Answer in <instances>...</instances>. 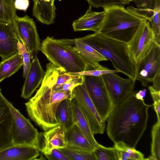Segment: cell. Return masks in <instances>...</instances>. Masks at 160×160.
I'll use <instances>...</instances> for the list:
<instances>
[{"instance_id":"cell-1","label":"cell","mask_w":160,"mask_h":160,"mask_svg":"<svg viewBox=\"0 0 160 160\" xmlns=\"http://www.w3.org/2000/svg\"><path fill=\"white\" fill-rule=\"evenodd\" d=\"M133 91L115 105L107 119V133L114 143L122 142L135 148L147 127L148 111L152 105L136 98Z\"/></svg>"},{"instance_id":"cell-2","label":"cell","mask_w":160,"mask_h":160,"mask_svg":"<svg viewBox=\"0 0 160 160\" xmlns=\"http://www.w3.org/2000/svg\"><path fill=\"white\" fill-rule=\"evenodd\" d=\"M60 68L50 62L41 85L35 95L25 103L31 119L44 131L59 125L56 118L57 108L63 99H72L71 93L55 91V83Z\"/></svg>"},{"instance_id":"cell-3","label":"cell","mask_w":160,"mask_h":160,"mask_svg":"<svg viewBox=\"0 0 160 160\" xmlns=\"http://www.w3.org/2000/svg\"><path fill=\"white\" fill-rule=\"evenodd\" d=\"M103 8L104 20L98 33L106 38L127 44L146 18L115 5Z\"/></svg>"},{"instance_id":"cell-4","label":"cell","mask_w":160,"mask_h":160,"mask_svg":"<svg viewBox=\"0 0 160 160\" xmlns=\"http://www.w3.org/2000/svg\"><path fill=\"white\" fill-rule=\"evenodd\" d=\"M80 38L110 61L119 72L134 79L135 65L126 44L106 38L98 32Z\"/></svg>"},{"instance_id":"cell-5","label":"cell","mask_w":160,"mask_h":160,"mask_svg":"<svg viewBox=\"0 0 160 160\" xmlns=\"http://www.w3.org/2000/svg\"><path fill=\"white\" fill-rule=\"evenodd\" d=\"M40 50L50 62L67 73L90 70L85 61L73 49L72 39L48 36L41 44Z\"/></svg>"},{"instance_id":"cell-6","label":"cell","mask_w":160,"mask_h":160,"mask_svg":"<svg viewBox=\"0 0 160 160\" xmlns=\"http://www.w3.org/2000/svg\"><path fill=\"white\" fill-rule=\"evenodd\" d=\"M11 115L10 135L13 145H26L38 148L39 133L31 122L3 95Z\"/></svg>"},{"instance_id":"cell-7","label":"cell","mask_w":160,"mask_h":160,"mask_svg":"<svg viewBox=\"0 0 160 160\" xmlns=\"http://www.w3.org/2000/svg\"><path fill=\"white\" fill-rule=\"evenodd\" d=\"M84 76L89 96L98 113L106 122L114 106L103 77Z\"/></svg>"},{"instance_id":"cell-8","label":"cell","mask_w":160,"mask_h":160,"mask_svg":"<svg viewBox=\"0 0 160 160\" xmlns=\"http://www.w3.org/2000/svg\"><path fill=\"white\" fill-rule=\"evenodd\" d=\"M72 98L76 101L94 134H103L105 128V122L98 113L88 94L84 80L82 83L72 90Z\"/></svg>"},{"instance_id":"cell-9","label":"cell","mask_w":160,"mask_h":160,"mask_svg":"<svg viewBox=\"0 0 160 160\" xmlns=\"http://www.w3.org/2000/svg\"><path fill=\"white\" fill-rule=\"evenodd\" d=\"M156 42L155 33L150 22L147 20L142 24L126 44L135 63V70Z\"/></svg>"},{"instance_id":"cell-10","label":"cell","mask_w":160,"mask_h":160,"mask_svg":"<svg viewBox=\"0 0 160 160\" xmlns=\"http://www.w3.org/2000/svg\"><path fill=\"white\" fill-rule=\"evenodd\" d=\"M12 24L19 40L25 46L33 58L40 50L41 43L33 19L27 15H16Z\"/></svg>"},{"instance_id":"cell-11","label":"cell","mask_w":160,"mask_h":160,"mask_svg":"<svg viewBox=\"0 0 160 160\" xmlns=\"http://www.w3.org/2000/svg\"><path fill=\"white\" fill-rule=\"evenodd\" d=\"M160 72V44L157 42L153 45L135 70L134 79L146 87L152 82Z\"/></svg>"},{"instance_id":"cell-12","label":"cell","mask_w":160,"mask_h":160,"mask_svg":"<svg viewBox=\"0 0 160 160\" xmlns=\"http://www.w3.org/2000/svg\"><path fill=\"white\" fill-rule=\"evenodd\" d=\"M114 106L126 98L133 91L136 81L122 78L116 73L102 75Z\"/></svg>"},{"instance_id":"cell-13","label":"cell","mask_w":160,"mask_h":160,"mask_svg":"<svg viewBox=\"0 0 160 160\" xmlns=\"http://www.w3.org/2000/svg\"><path fill=\"white\" fill-rule=\"evenodd\" d=\"M66 147L65 132L59 125L39 133L38 148L44 155L49 154L54 148Z\"/></svg>"},{"instance_id":"cell-14","label":"cell","mask_w":160,"mask_h":160,"mask_svg":"<svg viewBox=\"0 0 160 160\" xmlns=\"http://www.w3.org/2000/svg\"><path fill=\"white\" fill-rule=\"evenodd\" d=\"M18 40L12 23L0 22V57L2 61L18 53Z\"/></svg>"},{"instance_id":"cell-15","label":"cell","mask_w":160,"mask_h":160,"mask_svg":"<svg viewBox=\"0 0 160 160\" xmlns=\"http://www.w3.org/2000/svg\"><path fill=\"white\" fill-rule=\"evenodd\" d=\"M45 72L37 56L31 62L30 67L25 78L21 97L26 99L29 98L42 83Z\"/></svg>"},{"instance_id":"cell-16","label":"cell","mask_w":160,"mask_h":160,"mask_svg":"<svg viewBox=\"0 0 160 160\" xmlns=\"http://www.w3.org/2000/svg\"><path fill=\"white\" fill-rule=\"evenodd\" d=\"M72 48L85 61L90 70L102 68L103 66L101 65L99 62L108 60L98 52L80 38L72 39Z\"/></svg>"},{"instance_id":"cell-17","label":"cell","mask_w":160,"mask_h":160,"mask_svg":"<svg viewBox=\"0 0 160 160\" xmlns=\"http://www.w3.org/2000/svg\"><path fill=\"white\" fill-rule=\"evenodd\" d=\"M89 5L85 13L73 22L72 26L75 31H92L98 32L105 15L104 10L101 12L92 11Z\"/></svg>"},{"instance_id":"cell-18","label":"cell","mask_w":160,"mask_h":160,"mask_svg":"<svg viewBox=\"0 0 160 160\" xmlns=\"http://www.w3.org/2000/svg\"><path fill=\"white\" fill-rule=\"evenodd\" d=\"M39 152L33 146L12 145L0 151V160H36Z\"/></svg>"},{"instance_id":"cell-19","label":"cell","mask_w":160,"mask_h":160,"mask_svg":"<svg viewBox=\"0 0 160 160\" xmlns=\"http://www.w3.org/2000/svg\"><path fill=\"white\" fill-rule=\"evenodd\" d=\"M0 92V151L12 145L11 135V115Z\"/></svg>"},{"instance_id":"cell-20","label":"cell","mask_w":160,"mask_h":160,"mask_svg":"<svg viewBox=\"0 0 160 160\" xmlns=\"http://www.w3.org/2000/svg\"><path fill=\"white\" fill-rule=\"evenodd\" d=\"M66 147L89 152L94 151L95 148L88 141L79 127L72 125L65 132Z\"/></svg>"},{"instance_id":"cell-21","label":"cell","mask_w":160,"mask_h":160,"mask_svg":"<svg viewBox=\"0 0 160 160\" xmlns=\"http://www.w3.org/2000/svg\"><path fill=\"white\" fill-rule=\"evenodd\" d=\"M56 9L53 0H37L33 3L32 12L33 15L38 20L48 25L55 22Z\"/></svg>"},{"instance_id":"cell-22","label":"cell","mask_w":160,"mask_h":160,"mask_svg":"<svg viewBox=\"0 0 160 160\" xmlns=\"http://www.w3.org/2000/svg\"><path fill=\"white\" fill-rule=\"evenodd\" d=\"M73 123L77 125L81 130L89 142L95 148L99 143L94 136L90 126L80 109L76 101L73 98L71 100Z\"/></svg>"},{"instance_id":"cell-23","label":"cell","mask_w":160,"mask_h":160,"mask_svg":"<svg viewBox=\"0 0 160 160\" xmlns=\"http://www.w3.org/2000/svg\"><path fill=\"white\" fill-rule=\"evenodd\" d=\"M56 117L59 125L64 132L72 125L71 100L65 99L61 102L57 109Z\"/></svg>"},{"instance_id":"cell-24","label":"cell","mask_w":160,"mask_h":160,"mask_svg":"<svg viewBox=\"0 0 160 160\" xmlns=\"http://www.w3.org/2000/svg\"><path fill=\"white\" fill-rule=\"evenodd\" d=\"M22 57L18 53L0 62V82L15 73L22 66Z\"/></svg>"},{"instance_id":"cell-25","label":"cell","mask_w":160,"mask_h":160,"mask_svg":"<svg viewBox=\"0 0 160 160\" xmlns=\"http://www.w3.org/2000/svg\"><path fill=\"white\" fill-rule=\"evenodd\" d=\"M116 149L118 160H143L144 156L135 148L128 147L122 142L114 143L113 146Z\"/></svg>"},{"instance_id":"cell-26","label":"cell","mask_w":160,"mask_h":160,"mask_svg":"<svg viewBox=\"0 0 160 160\" xmlns=\"http://www.w3.org/2000/svg\"><path fill=\"white\" fill-rule=\"evenodd\" d=\"M14 0H0V22L12 23L16 14Z\"/></svg>"},{"instance_id":"cell-27","label":"cell","mask_w":160,"mask_h":160,"mask_svg":"<svg viewBox=\"0 0 160 160\" xmlns=\"http://www.w3.org/2000/svg\"><path fill=\"white\" fill-rule=\"evenodd\" d=\"M58 149L70 160H97L94 151L73 149L66 147Z\"/></svg>"},{"instance_id":"cell-28","label":"cell","mask_w":160,"mask_h":160,"mask_svg":"<svg viewBox=\"0 0 160 160\" xmlns=\"http://www.w3.org/2000/svg\"><path fill=\"white\" fill-rule=\"evenodd\" d=\"M151 156L155 160H160V122L158 121L152 126L151 131Z\"/></svg>"},{"instance_id":"cell-29","label":"cell","mask_w":160,"mask_h":160,"mask_svg":"<svg viewBox=\"0 0 160 160\" xmlns=\"http://www.w3.org/2000/svg\"><path fill=\"white\" fill-rule=\"evenodd\" d=\"M160 0H155L153 13L149 21L153 30L156 42L160 44Z\"/></svg>"},{"instance_id":"cell-30","label":"cell","mask_w":160,"mask_h":160,"mask_svg":"<svg viewBox=\"0 0 160 160\" xmlns=\"http://www.w3.org/2000/svg\"><path fill=\"white\" fill-rule=\"evenodd\" d=\"M97 160H118L115 148H107L99 143L94 151Z\"/></svg>"},{"instance_id":"cell-31","label":"cell","mask_w":160,"mask_h":160,"mask_svg":"<svg viewBox=\"0 0 160 160\" xmlns=\"http://www.w3.org/2000/svg\"><path fill=\"white\" fill-rule=\"evenodd\" d=\"M17 48L18 53L21 55L22 60L23 75L22 77L25 78L30 67L31 59L33 58L30 52L25 46L18 40Z\"/></svg>"},{"instance_id":"cell-32","label":"cell","mask_w":160,"mask_h":160,"mask_svg":"<svg viewBox=\"0 0 160 160\" xmlns=\"http://www.w3.org/2000/svg\"><path fill=\"white\" fill-rule=\"evenodd\" d=\"M84 81V76H80L71 79L66 83L54 90L57 92L71 93L73 89L76 86L82 83Z\"/></svg>"},{"instance_id":"cell-33","label":"cell","mask_w":160,"mask_h":160,"mask_svg":"<svg viewBox=\"0 0 160 160\" xmlns=\"http://www.w3.org/2000/svg\"><path fill=\"white\" fill-rule=\"evenodd\" d=\"M90 5L96 8H103L115 5H123L128 4L123 0H87Z\"/></svg>"},{"instance_id":"cell-34","label":"cell","mask_w":160,"mask_h":160,"mask_svg":"<svg viewBox=\"0 0 160 160\" xmlns=\"http://www.w3.org/2000/svg\"><path fill=\"white\" fill-rule=\"evenodd\" d=\"M119 72L117 70H111L105 67L96 69L85 71L77 72L68 73L71 74L78 75L83 76H99L103 75L112 73Z\"/></svg>"},{"instance_id":"cell-35","label":"cell","mask_w":160,"mask_h":160,"mask_svg":"<svg viewBox=\"0 0 160 160\" xmlns=\"http://www.w3.org/2000/svg\"><path fill=\"white\" fill-rule=\"evenodd\" d=\"M148 89L153 101L154 110L156 113L157 121L160 122V91L154 88L152 86H149Z\"/></svg>"},{"instance_id":"cell-36","label":"cell","mask_w":160,"mask_h":160,"mask_svg":"<svg viewBox=\"0 0 160 160\" xmlns=\"http://www.w3.org/2000/svg\"><path fill=\"white\" fill-rule=\"evenodd\" d=\"M80 75L69 74L66 72L65 70L60 68L55 83L53 87L55 89L66 83L69 80L79 77Z\"/></svg>"},{"instance_id":"cell-37","label":"cell","mask_w":160,"mask_h":160,"mask_svg":"<svg viewBox=\"0 0 160 160\" xmlns=\"http://www.w3.org/2000/svg\"><path fill=\"white\" fill-rule=\"evenodd\" d=\"M44 155L49 160H70L58 148H54L49 154Z\"/></svg>"},{"instance_id":"cell-38","label":"cell","mask_w":160,"mask_h":160,"mask_svg":"<svg viewBox=\"0 0 160 160\" xmlns=\"http://www.w3.org/2000/svg\"><path fill=\"white\" fill-rule=\"evenodd\" d=\"M138 8L149 10L153 9L155 0H133Z\"/></svg>"},{"instance_id":"cell-39","label":"cell","mask_w":160,"mask_h":160,"mask_svg":"<svg viewBox=\"0 0 160 160\" xmlns=\"http://www.w3.org/2000/svg\"><path fill=\"white\" fill-rule=\"evenodd\" d=\"M29 5V0H14V5L16 10L26 11Z\"/></svg>"},{"instance_id":"cell-40","label":"cell","mask_w":160,"mask_h":160,"mask_svg":"<svg viewBox=\"0 0 160 160\" xmlns=\"http://www.w3.org/2000/svg\"><path fill=\"white\" fill-rule=\"evenodd\" d=\"M152 82V86L157 90L160 91V72L157 74Z\"/></svg>"},{"instance_id":"cell-41","label":"cell","mask_w":160,"mask_h":160,"mask_svg":"<svg viewBox=\"0 0 160 160\" xmlns=\"http://www.w3.org/2000/svg\"><path fill=\"white\" fill-rule=\"evenodd\" d=\"M147 90L146 89H143L136 92L135 96L136 99L142 100H144V98L145 97Z\"/></svg>"},{"instance_id":"cell-42","label":"cell","mask_w":160,"mask_h":160,"mask_svg":"<svg viewBox=\"0 0 160 160\" xmlns=\"http://www.w3.org/2000/svg\"><path fill=\"white\" fill-rule=\"evenodd\" d=\"M124 1L129 3V2L131 1H133V0H123Z\"/></svg>"},{"instance_id":"cell-43","label":"cell","mask_w":160,"mask_h":160,"mask_svg":"<svg viewBox=\"0 0 160 160\" xmlns=\"http://www.w3.org/2000/svg\"><path fill=\"white\" fill-rule=\"evenodd\" d=\"M33 0V3H35L37 1V0Z\"/></svg>"},{"instance_id":"cell-44","label":"cell","mask_w":160,"mask_h":160,"mask_svg":"<svg viewBox=\"0 0 160 160\" xmlns=\"http://www.w3.org/2000/svg\"><path fill=\"white\" fill-rule=\"evenodd\" d=\"M1 89L0 87V92H1Z\"/></svg>"},{"instance_id":"cell-45","label":"cell","mask_w":160,"mask_h":160,"mask_svg":"<svg viewBox=\"0 0 160 160\" xmlns=\"http://www.w3.org/2000/svg\"><path fill=\"white\" fill-rule=\"evenodd\" d=\"M55 0H53V2L54 3L55 1Z\"/></svg>"}]
</instances>
